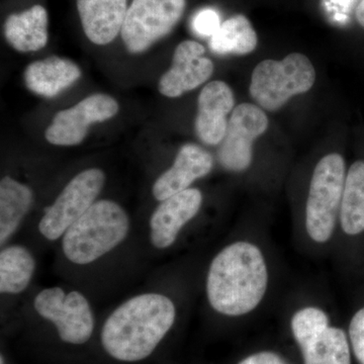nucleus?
Instances as JSON below:
<instances>
[{
	"label": "nucleus",
	"mask_w": 364,
	"mask_h": 364,
	"mask_svg": "<svg viewBox=\"0 0 364 364\" xmlns=\"http://www.w3.org/2000/svg\"><path fill=\"white\" fill-rule=\"evenodd\" d=\"M268 268L262 251L248 241L223 248L210 262L205 282L208 303L219 314L240 317L255 310L268 287Z\"/></svg>",
	"instance_id": "obj_1"
},
{
	"label": "nucleus",
	"mask_w": 364,
	"mask_h": 364,
	"mask_svg": "<svg viewBox=\"0 0 364 364\" xmlns=\"http://www.w3.org/2000/svg\"><path fill=\"white\" fill-rule=\"evenodd\" d=\"M176 318L173 301L160 294H143L124 301L105 321V350L117 360L147 358L171 329Z\"/></svg>",
	"instance_id": "obj_2"
},
{
	"label": "nucleus",
	"mask_w": 364,
	"mask_h": 364,
	"mask_svg": "<svg viewBox=\"0 0 364 364\" xmlns=\"http://www.w3.org/2000/svg\"><path fill=\"white\" fill-rule=\"evenodd\" d=\"M130 219L119 203L97 200L63 235L62 248L67 259L90 264L119 246L128 236Z\"/></svg>",
	"instance_id": "obj_3"
},
{
	"label": "nucleus",
	"mask_w": 364,
	"mask_h": 364,
	"mask_svg": "<svg viewBox=\"0 0 364 364\" xmlns=\"http://www.w3.org/2000/svg\"><path fill=\"white\" fill-rule=\"evenodd\" d=\"M346 170L343 157L326 155L314 169L306 205V230L316 243L331 239L339 220Z\"/></svg>",
	"instance_id": "obj_4"
},
{
	"label": "nucleus",
	"mask_w": 364,
	"mask_h": 364,
	"mask_svg": "<svg viewBox=\"0 0 364 364\" xmlns=\"http://www.w3.org/2000/svg\"><path fill=\"white\" fill-rule=\"evenodd\" d=\"M315 80L316 71L310 59L293 53L282 61L260 62L254 68L249 90L262 109L275 112L294 95L310 90Z\"/></svg>",
	"instance_id": "obj_5"
},
{
	"label": "nucleus",
	"mask_w": 364,
	"mask_h": 364,
	"mask_svg": "<svg viewBox=\"0 0 364 364\" xmlns=\"http://www.w3.org/2000/svg\"><path fill=\"white\" fill-rule=\"evenodd\" d=\"M186 6V0H133L121 31L127 51L141 54L168 36Z\"/></svg>",
	"instance_id": "obj_6"
},
{
	"label": "nucleus",
	"mask_w": 364,
	"mask_h": 364,
	"mask_svg": "<svg viewBox=\"0 0 364 364\" xmlns=\"http://www.w3.org/2000/svg\"><path fill=\"white\" fill-rule=\"evenodd\" d=\"M105 183V174L100 168L85 169L74 176L53 205L46 208L39 223L40 233L49 241L63 237L67 230L97 202Z\"/></svg>",
	"instance_id": "obj_7"
},
{
	"label": "nucleus",
	"mask_w": 364,
	"mask_h": 364,
	"mask_svg": "<svg viewBox=\"0 0 364 364\" xmlns=\"http://www.w3.org/2000/svg\"><path fill=\"white\" fill-rule=\"evenodd\" d=\"M33 306L41 317L55 325L60 338L66 343L85 344L92 335V310L79 291L66 294L61 287L45 289L37 294Z\"/></svg>",
	"instance_id": "obj_8"
},
{
	"label": "nucleus",
	"mask_w": 364,
	"mask_h": 364,
	"mask_svg": "<svg viewBox=\"0 0 364 364\" xmlns=\"http://www.w3.org/2000/svg\"><path fill=\"white\" fill-rule=\"evenodd\" d=\"M119 111L116 98L105 93H95L57 112L45 132L46 140L62 147L77 146L85 141L90 126L109 121Z\"/></svg>",
	"instance_id": "obj_9"
},
{
	"label": "nucleus",
	"mask_w": 364,
	"mask_h": 364,
	"mask_svg": "<svg viewBox=\"0 0 364 364\" xmlns=\"http://www.w3.org/2000/svg\"><path fill=\"white\" fill-rule=\"evenodd\" d=\"M268 128L267 114L256 105L241 104L230 117L218 160L223 168L231 172L245 171L253 159V143Z\"/></svg>",
	"instance_id": "obj_10"
},
{
	"label": "nucleus",
	"mask_w": 364,
	"mask_h": 364,
	"mask_svg": "<svg viewBox=\"0 0 364 364\" xmlns=\"http://www.w3.org/2000/svg\"><path fill=\"white\" fill-rule=\"evenodd\" d=\"M205 52V47L196 41H183L177 46L171 67L158 82L159 92L164 97L176 98L208 80L215 66L212 60L203 56Z\"/></svg>",
	"instance_id": "obj_11"
},
{
	"label": "nucleus",
	"mask_w": 364,
	"mask_h": 364,
	"mask_svg": "<svg viewBox=\"0 0 364 364\" xmlns=\"http://www.w3.org/2000/svg\"><path fill=\"white\" fill-rule=\"evenodd\" d=\"M202 205V191L191 188L160 202L150 218L152 245L157 249L173 245L182 228L198 214Z\"/></svg>",
	"instance_id": "obj_12"
},
{
	"label": "nucleus",
	"mask_w": 364,
	"mask_h": 364,
	"mask_svg": "<svg viewBox=\"0 0 364 364\" xmlns=\"http://www.w3.org/2000/svg\"><path fill=\"white\" fill-rule=\"evenodd\" d=\"M214 166L212 155L196 144H186L177 153L173 164L153 184L152 193L158 202L191 188L198 179L207 176Z\"/></svg>",
	"instance_id": "obj_13"
},
{
	"label": "nucleus",
	"mask_w": 364,
	"mask_h": 364,
	"mask_svg": "<svg viewBox=\"0 0 364 364\" xmlns=\"http://www.w3.org/2000/svg\"><path fill=\"white\" fill-rule=\"evenodd\" d=\"M235 98L231 87L224 81L208 83L198 100L196 132L203 144L215 146L226 135L228 114L234 111Z\"/></svg>",
	"instance_id": "obj_14"
},
{
	"label": "nucleus",
	"mask_w": 364,
	"mask_h": 364,
	"mask_svg": "<svg viewBox=\"0 0 364 364\" xmlns=\"http://www.w3.org/2000/svg\"><path fill=\"white\" fill-rule=\"evenodd\" d=\"M81 26L87 39L105 46L121 33L128 0H76Z\"/></svg>",
	"instance_id": "obj_15"
},
{
	"label": "nucleus",
	"mask_w": 364,
	"mask_h": 364,
	"mask_svg": "<svg viewBox=\"0 0 364 364\" xmlns=\"http://www.w3.org/2000/svg\"><path fill=\"white\" fill-rule=\"evenodd\" d=\"M81 75L82 71L75 62L50 56L26 67L25 83L26 88L35 95L52 98L77 82Z\"/></svg>",
	"instance_id": "obj_16"
},
{
	"label": "nucleus",
	"mask_w": 364,
	"mask_h": 364,
	"mask_svg": "<svg viewBox=\"0 0 364 364\" xmlns=\"http://www.w3.org/2000/svg\"><path fill=\"white\" fill-rule=\"evenodd\" d=\"M4 33L6 42L16 51H40L49 39L47 11L36 4L21 13L11 14L4 23Z\"/></svg>",
	"instance_id": "obj_17"
},
{
	"label": "nucleus",
	"mask_w": 364,
	"mask_h": 364,
	"mask_svg": "<svg viewBox=\"0 0 364 364\" xmlns=\"http://www.w3.org/2000/svg\"><path fill=\"white\" fill-rule=\"evenodd\" d=\"M33 193L30 186L11 176L0 181V244L4 243L20 227L30 212Z\"/></svg>",
	"instance_id": "obj_18"
},
{
	"label": "nucleus",
	"mask_w": 364,
	"mask_h": 364,
	"mask_svg": "<svg viewBox=\"0 0 364 364\" xmlns=\"http://www.w3.org/2000/svg\"><path fill=\"white\" fill-rule=\"evenodd\" d=\"M339 222L345 234L364 232V161L354 162L347 171Z\"/></svg>",
	"instance_id": "obj_19"
},
{
	"label": "nucleus",
	"mask_w": 364,
	"mask_h": 364,
	"mask_svg": "<svg viewBox=\"0 0 364 364\" xmlns=\"http://www.w3.org/2000/svg\"><path fill=\"white\" fill-rule=\"evenodd\" d=\"M36 270L33 254L21 245H11L0 252V293L18 294L30 284Z\"/></svg>",
	"instance_id": "obj_20"
},
{
	"label": "nucleus",
	"mask_w": 364,
	"mask_h": 364,
	"mask_svg": "<svg viewBox=\"0 0 364 364\" xmlns=\"http://www.w3.org/2000/svg\"><path fill=\"white\" fill-rule=\"evenodd\" d=\"M257 33L250 21L237 14L221 23L210 37V48L218 55H247L257 47Z\"/></svg>",
	"instance_id": "obj_21"
},
{
	"label": "nucleus",
	"mask_w": 364,
	"mask_h": 364,
	"mask_svg": "<svg viewBox=\"0 0 364 364\" xmlns=\"http://www.w3.org/2000/svg\"><path fill=\"white\" fill-rule=\"evenodd\" d=\"M301 350L305 364H351L350 342L338 327L329 326Z\"/></svg>",
	"instance_id": "obj_22"
},
{
	"label": "nucleus",
	"mask_w": 364,
	"mask_h": 364,
	"mask_svg": "<svg viewBox=\"0 0 364 364\" xmlns=\"http://www.w3.org/2000/svg\"><path fill=\"white\" fill-rule=\"evenodd\" d=\"M330 326L327 313L318 306H306L294 314L291 333L299 348L303 349Z\"/></svg>",
	"instance_id": "obj_23"
},
{
	"label": "nucleus",
	"mask_w": 364,
	"mask_h": 364,
	"mask_svg": "<svg viewBox=\"0 0 364 364\" xmlns=\"http://www.w3.org/2000/svg\"><path fill=\"white\" fill-rule=\"evenodd\" d=\"M349 342L358 363L364 364V308L360 309L351 318Z\"/></svg>",
	"instance_id": "obj_24"
},
{
	"label": "nucleus",
	"mask_w": 364,
	"mask_h": 364,
	"mask_svg": "<svg viewBox=\"0 0 364 364\" xmlns=\"http://www.w3.org/2000/svg\"><path fill=\"white\" fill-rule=\"evenodd\" d=\"M220 16L212 9L198 11L193 20V31L202 37H212L221 26Z\"/></svg>",
	"instance_id": "obj_25"
},
{
	"label": "nucleus",
	"mask_w": 364,
	"mask_h": 364,
	"mask_svg": "<svg viewBox=\"0 0 364 364\" xmlns=\"http://www.w3.org/2000/svg\"><path fill=\"white\" fill-rule=\"evenodd\" d=\"M238 364H289L282 356L272 351H260L251 354Z\"/></svg>",
	"instance_id": "obj_26"
},
{
	"label": "nucleus",
	"mask_w": 364,
	"mask_h": 364,
	"mask_svg": "<svg viewBox=\"0 0 364 364\" xmlns=\"http://www.w3.org/2000/svg\"><path fill=\"white\" fill-rule=\"evenodd\" d=\"M355 16L359 25L364 28V0H361L358 4V7H356Z\"/></svg>",
	"instance_id": "obj_27"
},
{
	"label": "nucleus",
	"mask_w": 364,
	"mask_h": 364,
	"mask_svg": "<svg viewBox=\"0 0 364 364\" xmlns=\"http://www.w3.org/2000/svg\"><path fill=\"white\" fill-rule=\"evenodd\" d=\"M1 364H4V356H1Z\"/></svg>",
	"instance_id": "obj_28"
}]
</instances>
